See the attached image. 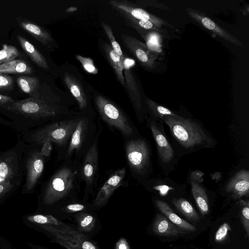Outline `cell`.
Returning <instances> with one entry per match:
<instances>
[{
	"label": "cell",
	"instance_id": "obj_11",
	"mask_svg": "<svg viewBox=\"0 0 249 249\" xmlns=\"http://www.w3.org/2000/svg\"><path fill=\"white\" fill-rule=\"evenodd\" d=\"M109 2L120 13L127 14L137 19L151 21L160 28L161 26L168 25L164 20L149 14L142 8L132 6V4L127 1L112 0L109 1Z\"/></svg>",
	"mask_w": 249,
	"mask_h": 249
},
{
	"label": "cell",
	"instance_id": "obj_15",
	"mask_svg": "<svg viewBox=\"0 0 249 249\" xmlns=\"http://www.w3.org/2000/svg\"><path fill=\"white\" fill-rule=\"evenodd\" d=\"M226 191L234 199H239L248 196L249 193V172L248 170L239 171L229 182Z\"/></svg>",
	"mask_w": 249,
	"mask_h": 249
},
{
	"label": "cell",
	"instance_id": "obj_16",
	"mask_svg": "<svg viewBox=\"0 0 249 249\" xmlns=\"http://www.w3.org/2000/svg\"><path fill=\"white\" fill-rule=\"evenodd\" d=\"M150 127L156 142L160 159L165 163H169L174 157V151L172 146L154 122H151Z\"/></svg>",
	"mask_w": 249,
	"mask_h": 249
},
{
	"label": "cell",
	"instance_id": "obj_12",
	"mask_svg": "<svg viewBox=\"0 0 249 249\" xmlns=\"http://www.w3.org/2000/svg\"><path fill=\"white\" fill-rule=\"evenodd\" d=\"M126 172L125 168L115 172L105 182L97 193L93 205L100 208L105 205L115 190L122 184Z\"/></svg>",
	"mask_w": 249,
	"mask_h": 249
},
{
	"label": "cell",
	"instance_id": "obj_14",
	"mask_svg": "<svg viewBox=\"0 0 249 249\" xmlns=\"http://www.w3.org/2000/svg\"><path fill=\"white\" fill-rule=\"evenodd\" d=\"M18 159L14 152L5 153L0 156V183L10 182L15 184L14 180L18 174Z\"/></svg>",
	"mask_w": 249,
	"mask_h": 249
},
{
	"label": "cell",
	"instance_id": "obj_20",
	"mask_svg": "<svg viewBox=\"0 0 249 249\" xmlns=\"http://www.w3.org/2000/svg\"><path fill=\"white\" fill-rule=\"evenodd\" d=\"M72 217L75 221L77 230L81 233L89 236L88 234L93 231L95 228L97 223L96 216L85 211L75 213Z\"/></svg>",
	"mask_w": 249,
	"mask_h": 249
},
{
	"label": "cell",
	"instance_id": "obj_46",
	"mask_svg": "<svg viewBox=\"0 0 249 249\" xmlns=\"http://www.w3.org/2000/svg\"><path fill=\"white\" fill-rule=\"evenodd\" d=\"M0 249H14L7 241H0Z\"/></svg>",
	"mask_w": 249,
	"mask_h": 249
},
{
	"label": "cell",
	"instance_id": "obj_48",
	"mask_svg": "<svg viewBox=\"0 0 249 249\" xmlns=\"http://www.w3.org/2000/svg\"><path fill=\"white\" fill-rule=\"evenodd\" d=\"M0 124H4L6 126H9L12 127V123L10 121H7L5 120L2 119L0 118Z\"/></svg>",
	"mask_w": 249,
	"mask_h": 249
},
{
	"label": "cell",
	"instance_id": "obj_1",
	"mask_svg": "<svg viewBox=\"0 0 249 249\" xmlns=\"http://www.w3.org/2000/svg\"><path fill=\"white\" fill-rule=\"evenodd\" d=\"M0 110L12 120V127L22 133L66 112L64 107L42 93L40 89L36 95L14 101L0 107Z\"/></svg>",
	"mask_w": 249,
	"mask_h": 249
},
{
	"label": "cell",
	"instance_id": "obj_49",
	"mask_svg": "<svg viewBox=\"0 0 249 249\" xmlns=\"http://www.w3.org/2000/svg\"><path fill=\"white\" fill-rule=\"evenodd\" d=\"M76 9H77L76 7H70L69 9H68L66 11L67 12H72L75 11Z\"/></svg>",
	"mask_w": 249,
	"mask_h": 249
},
{
	"label": "cell",
	"instance_id": "obj_37",
	"mask_svg": "<svg viewBox=\"0 0 249 249\" xmlns=\"http://www.w3.org/2000/svg\"><path fill=\"white\" fill-rule=\"evenodd\" d=\"M76 57L81 63L84 70L88 72L94 74L98 73V70L94 65L91 59L80 55H76Z\"/></svg>",
	"mask_w": 249,
	"mask_h": 249
},
{
	"label": "cell",
	"instance_id": "obj_35",
	"mask_svg": "<svg viewBox=\"0 0 249 249\" xmlns=\"http://www.w3.org/2000/svg\"><path fill=\"white\" fill-rule=\"evenodd\" d=\"M86 209V205L82 203H73L69 204L60 209V213L62 214L61 218H62L63 214H65V218H67V215L71 214L73 216L77 213L87 211Z\"/></svg>",
	"mask_w": 249,
	"mask_h": 249
},
{
	"label": "cell",
	"instance_id": "obj_42",
	"mask_svg": "<svg viewBox=\"0 0 249 249\" xmlns=\"http://www.w3.org/2000/svg\"><path fill=\"white\" fill-rule=\"evenodd\" d=\"M115 249H130V246L124 238H120L115 245Z\"/></svg>",
	"mask_w": 249,
	"mask_h": 249
},
{
	"label": "cell",
	"instance_id": "obj_19",
	"mask_svg": "<svg viewBox=\"0 0 249 249\" xmlns=\"http://www.w3.org/2000/svg\"><path fill=\"white\" fill-rule=\"evenodd\" d=\"M98 162V151L96 142H94L89 149L84 160L83 175L87 185L93 180Z\"/></svg>",
	"mask_w": 249,
	"mask_h": 249
},
{
	"label": "cell",
	"instance_id": "obj_28",
	"mask_svg": "<svg viewBox=\"0 0 249 249\" xmlns=\"http://www.w3.org/2000/svg\"><path fill=\"white\" fill-rule=\"evenodd\" d=\"M17 83L19 89L30 97L37 94L41 87L38 79L35 77L20 76L17 78Z\"/></svg>",
	"mask_w": 249,
	"mask_h": 249
},
{
	"label": "cell",
	"instance_id": "obj_10",
	"mask_svg": "<svg viewBox=\"0 0 249 249\" xmlns=\"http://www.w3.org/2000/svg\"><path fill=\"white\" fill-rule=\"evenodd\" d=\"M122 37L125 46L133 54L142 65L150 69L156 67V56L145 44L128 35H122Z\"/></svg>",
	"mask_w": 249,
	"mask_h": 249
},
{
	"label": "cell",
	"instance_id": "obj_8",
	"mask_svg": "<svg viewBox=\"0 0 249 249\" xmlns=\"http://www.w3.org/2000/svg\"><path fill=\"white\" fill-rule=\"evenodd\" d=\"M26 166L27 174L24 192L30 193L33 192L44 170V157L40 154V151L35 149L29 153Z\"/></svg>",
	"mask_w": 249,
	"mask_h": 249
},
{
	"label": "cell",
	"instance_id": "obj_26",
	"mask_svg": "<svg viewBox=\"0 0 249 249\" xmlns=\"http://www.w3.org/2000/svg\"><path fill=\"white\" fill-rule=\"evenodd\" d=\"M32 72V67L26 61L21 59H15L0 65L1 74H30Z\"/></svg>",
	"mask_w": 249,
	"mask_h": 249
},
{
	"label": "cell",
	"instance_id": "obj_38",
	"mask_svg": "<svg viewBox=\"0 0 249 249\" xmlns=\"http://www.w3.org/2000/svg\"><path fill=\"white\" fill-rule=\"evenodd\" d=\"M231 231L230 226L228 223H224L218 228L215 235V241L220 243L223 242L226 238L228 231Z\"/></svg>",
	"mask_w": 249,
	"mask_h": 249
},
{
	"label": "cell",
	"instance_id": "obj_4",
	"mask_svg": "<svg viewBox=\"0 0 249 249\" xmlns=\"http://www.w3.org/2000/svg\"><path fill=\"white\" fill-rule=\"evenodd\" d=\"M75 173L69 168L58 171L48 182L43 195V202L47 206L54 204L66 196L72 189Z\"/></svg>",
	"mask_w": 249,
	"mask_h": 249
},
{
	"label": "cell",
	"instance_id": "obj_5",
	"mask_svg": "<svg viewBox=\"0 0 249 249\" xmlns=\"http://www.w3.org/2000/svg\"><path fill=\"white\" fill-rule=\"evenodd\" d=\"M95 104L102 118L110 126L116 128L126 136L133 134V128L127 119L109 100L102 96L98 95L95 98Z\"/></svg>",
	"mask_w": 249,
	"mask_h": 249
},
{
	"label": "cell",
	"instance_id": "obj_41",
	"mask_svg": "<svg viewBox=\"0 0 249 249\" xmlns=\"http://www.w3.org/2000/svg\"><path fill=\"white\" fill-rule=\"evenodd\" d=\"M42 145V148L40 151V154L44 157H49L53 150L52 143L47 141L44 142Z\"/></svg>",
	"mask_w": 249,
	"mask_h": 249
},
{
	"label": "cell",
	"instance_id": "obj_25",
	"mask_svg": "<svg viewBox=\"0 0 249 249\" xmlns=\"http://www.w3.org/2000/svg\"><path fill=\"white\" fill-rule=\"evenodd\" d=\"M64 80L71 93L77 101L80 109L85 108L87 105V100L84 90L76 79L72 75L66 73Z\"/></svg>",
	"mask_w": 249,
	"mask_h": 249
},
{
	"label": "cell",
	"instance_id": "obj_51",
	"mask_svg": "<svg viewBox=\"0 0 249 249\" xmlns=\"http://www.w3.org/2000/svg\"><path fill=\"white\" fill-rule=\"evenodd\" d=\"M14 249H16L14 248Z\"/></svg>",
	"mask_w": 249,
	"mask_h": 249
},
{
	"label": "cell",
	"instance_id": "obj_34",
	"mask_svg": "<svg viewBox=\"0 0 249 249\" xmlns=\"http://www.w3.org/2000/svg\"><path fill=\"white\" fill-rule=\"evenodd\" d=\"M240 219L248 236H249V200H241L239 202Z\"/></svg>",
	"mask_w": 249,
	"mask_h": 249
},
{
	"label": "cell",
	"instance_id": "obj_17",
	"mask_svg": "<svg viewBox=\"0 0 249 249\" xmlns=\"http://www.w3.org/2000/svg\"><path fill=\"white\" fill-rule=\"evenodd\" d=\"M152 230L157 235L168 237H176L183 233L165 216L159 213L155 219Z\"/></svg>",
	"mask_w": 249,
	"mask_h": 249
},
{
	"label": "cell",
	"instance_id": "obj_31",
	"mask_svg": "<svg viewBox=\"0 0 249 249\" xmlns=\"http://www.w3.org/2000/svg\"><path fill=\"white\" fill-rule=\"evenodd\" d=\"M19 55L20 53L16 47L3 44L2 49L0 50V65L14 60Z\"/></svg>",
	"mask_w": 249,
	"mask_h": 249
},
{
	"label": "cell",
	"instance_id": "obj_24",
	"mask_svg": "<svg viewBox=\"0 0 249 249\" xmlns=\"http://www.w3.org/2000/svg\"><path fill=\"white\" fill-rule=\"evenodd\" d=\"M17 39L23 50L34 63L41 68L49 69V66L45 57L31 43L20 35L17 36Z\"/></svg>",
	"mask_w": 249,
	"mask_h": 249
},
{
	"label": "cell",
	"instance_id": "obj_13",
	"mask_svg": "<svg viewBox=\"0 0 249 249\" xmlns=\"http://www.w3.org/2000/svg\"><path fill=\"white\" fill-rule=\"evenodd\" d=\"M25 219L36 225H46L55 228L70 234L81 237H89L79 232L76 227L66 223L57 217L47 214H35L27 215Z\"/></svg>",
	"mask_w": 249,
	"mask_h": 249
},
{
	"label": "cell",
	"instance_id": "obj_45",
	"mask_svg": "<svg viewBox=\"0 0 249 249\" xmlns=\"http://www.w3.org/2000/svg\"><path fill=\"white\" fill-rule=\"evenodd\" d=\"M154 188L159 191L160 195L162 196L166 195L168 191L173 189L165 185L157 186L154 187Z\"/></svg>",
	"mask_w": 249,
	"mask_h": 249
},
{
	"label": "cell",
	"instance_id": "obj_22",
	"mask_svg": "<svg viewBox=\"0 0 249 249\" xmlns=\"http://www.w3.org/2000/svg\"><path fill=\"white\" fill-rule=\"evenodd\" d=\"M103 47L107 59L113 68L116 76L123 86L124 87L125 80L123 74V71L125 66L124 58L121 57L108 44H104Z\"/></svg>",
	"mask_w": 249,
	"mask_h": 249
},
{
	"label": "cell",
	"instance_id": "obj_43",
	"mask_svg": "<svg viewBox=\"0 0 249 249\" xmlns=\"http://www.w3.org/2000/svg\"><path fill=\"white\" fill-rule=\"evenodd\" d=\"M204 173L199 171H193L191 175L192 181L196 182H201L203 180Z\"/></svg>",
	"mask_w": 249,
	"mask_h": 249
},
{
	"label": "cell",
	"instance_id": "obj_39",
	"mask_svg": "<svg viewBox=\"0 0 249 249\" xmlns=\"http://www.w3.org/2000/svg\"><path fill=\"white\" fill-rule=\"evenodd\" d=\"M13 85L12 77L6 74L0 73V89H7L12 88Z\"/></svg>",
	"mask_w": 249,
	"mask_h": 249
},
{
	"label": "cell",
	"instance_id": "obj_47",
	"mask_svg": "<svg viewBox=\"0 0 249 249\" xmlns=\"http://www.w3.org/2000/svg\"><path fill=\"white\" fill-rule=\"evenodd\" d=\"M27 244L28 246L31 248V249H49L44 246L33 244L31 243H28Z\"/></svg>",
	"mask_w": 249,
	"mask_h": 249
},
{
	"label": "cell",
	"instance_id": "obj_27",
	"mask_svg": "<svg viewBox=\"0 0 249 249\" xmlns=\"http://www.w3.org/2000/svg\"><path fill=\"white\" fill-rule=\"evenodd\" d=\"M192 193L200 212L203 215L208 213L209 205L204 189L198 183L192 181Z\"/></svg>",
	"mask_w": 249,
	"mask_h": 249
},
{
	"label": "cell",
	"instance_id": "obj_23",
	"mask_svg": "<svg viewBox=\"0 0 249 249\" xmlns=\"http://www.w3.org/2000/svg\"><path fill=\"white\" fill-rule=\"evenodd\" d=\"M18 23L22 28L44 45L53 41L50 34L38 25L26 20L20 19Z\"/></svg>",
	"mask_w": 249,
	"mask_h": 249
},
{
	"label": "cell",
	"instance_id": "obj_9",
	"mask_svg": "<svg viewBox=\"0 0 249 249\" xmlns=\"http://www.w3.org/2000/svg\"><path fill=\"white\" fill-rule=\"evenodd\" d=\"M186 10L187 14L203 28L237 46L240 47L244 46L242 42L238 38L219 26L201 12L191 8H187Z\"/></svg>",
	"mask_w": 249,
	"mask_h": 249
},
{
	"label": "cell",
	"instance_id": "obj_3",
	"mask_svg": "<svg viewBox=\"0 0 249 249\" xmlns=\"http://www.w3.org/2000/svg\"><path fill=\"white\" fill-rule=\"evenodd\" d=\"M79 120L74 119L59 121L39 126L22 134L25 141L32 145H41L48 141L62 146L71 136Z\"/></svg>",
	"mask_w": 249,
	"mask_h": 249
},
{
	"label": "cell",
	"instance_id": "obj_32",
	"mask_svg": "<svg viewBox=\"0 0 249 249\" xmlns=\"http://www.w3.org/2000/svg\"><path fill=\"white\" fill-rule=\"evenodd\" d=\"M129 22L131 25L137 31L144 30H152L160 31V28L151 21L135 19L130 16L124 13H121Z\"/></svg>",
	"mask_w": 249,
	"mask_h": 249
},
{
	"label": "cell",
	"instance_id": "obj_30",
	"mask_svg": "<svg viewBox=\"0 0 249 249\" xmlns=\"http://www.w3.org/2000/svg\"><path fill=\"white\" fill-rule=\"evenodd\" d=\"M175 207L187 219L193 221H199L200 218L197 212L190 202L183 198L173 199Z\"/></svg>",
	"mask_w": 249,
	"mask_h": 249
},
{
	"label": "cell",
	"instance_id": "obj_6",
	"mask_svg": "<svg viewBox=\"0 0 249 249\" xmlns=\"http://www.w3.org/2000/svg\"><path fill=\"white\" fill-rule=\"evenodd\" d=\"M36 226L52 242L58 243L61 246L66 245L73 249H100L96 242L89 237L76 236L50 226Z\"/></svg>",
	"mask_w": 249,
	"mask_h": 249
},
{
	"label": "cell",
	"instance_id": "obj_29",
	"mask_svg": "<svg viewBox=\"0 0 249 249\" xmlns=\"http://www.w3.org/2000/svg\"><path fill=\"white\" fill-rule=\"evenodd\" d=\"M86 126V119L84 118L79 119L76 128L71 136L67 156L71 155L74 150H78L81 147Z\"/></svg>",
	"mask_w": 249,
	"mask_h": 249
},
{
	"label": "cell",
	"instance_id": "obj_36",
	"mask_svg": "<svg viewBox=\"0 0 249 249\" xmlns=\"http://www.w3.org/2000/svg\"><path fill=\"white\" fill-rule=\"evenodd\" d=\"M103 28L107 36L113 50L122 58H124L123 53L119 44L116 40L111 28L107 24L103 22L102 23Z\"/></svg>",
	"mask_w": 249,
	"mask_h": 249
},
{
	"label": "cell",
	"instance_id": "obj_2",
	"mask_svg": "<svg viewBox=\"0 0 249 249\" xmlns=\"http://www.w3.org/2000/svg\"><path fill=\"white\" fill-rule=\"evenodd\" d=\"M163 120L169 126L173 136L183 147L193 149L214 146L213 140L196 122L178 115L164 116Z\"/></svg>",
	"mask_w": 249,
	"mask_h": 249
},
{
	"label": "cell",
	"instance_id": "obj_40",
	"mask_svg": "<svg viewBox=\"0 0 249 249\" xmlns=\"http://www.w3.org/2000/svg\"><path fill=\"white\" fill-rule=\"evenodd\" d=\"M15 184L10 182L0 183V201L6 196L14 188Z\"/></svg>",
	"mask_w": 249,
	"mask_h": 249
},
{
	"label": "cell",
	"instance_id": "obj_18",
	"mask_svg": "<svg viewBox=\"0 0 249 249\" xmlns=\"http://www.w3.org/2000/svg\"><path fill=\"white\" fill-rule=\"evenodd\" d=\"M155 203L161 213L181 231H196V228L194 226L175 213L166 202L161 200H156Z\"/></svg>",
	"mask_w": 249,
	"mask_h": 249
},
{
	"label": "cell",
	"instance_id": "obj_7",
	"mask_svg": "<svg viewBox=\"0 0 249 249\" xmlns=\"http://www.w3.org/2000/svg\"><path fill=\"white\" fill-rule=\"evenodd\" d=\"M127 159L133 169L142 171L149 160V149L145 142L142 140H135L128 142L125 146Z\"/></svg>",
	"mask_w": 249,
	"mask_h": 249
},
{
	"label": "cell",
	"instance_id": "obj_33",
	"mask_svg": "<svg viewBox=\"0 0 249 249\" xmlns=\"http://www.w3.org/2000/svg\"><path fill=\"white\" fill-rule=\"evenodd\" d=\"M146 103L151 112L156 117L163 119L164 116H177L167 108L158 105L149 99H146Z\"/></svg>",
	"mask_w": 249,
	"mask_h": 249
},
{
	"label": "cell",
	"instance_id": "obj_50",
	"mask_svg": "<svg viewBox=\"0 0 249 249\" xmlns=\"http://www.w3.org/2000/svg\"><path fill=\"white\" fill-rule=\"evenodd\" d=\"M62 246L65 247L67 249H72V248H71V247H69V246H67L66 245H62Z\"/></svg>",
	"mask_w": 249,
	"mask_h": 249
},
{
	"label": "cell",
	"instance_id": "obj_44",
	"mask_svg": "<svg viewBox=\"0 0 249 249\" xmlns=\"http://www.w3.org/2000/svg\"><path fill=\"white\" fill-rule=\"evenodd\" d=\"M14 101H15L11 97L0 94V107L12 103Z\"/></svg>",
	"mask_w": 249,
	"mask_h": 249
},
{
	"label": "cell",
	"instance_id": "obj_21",
	"mask_svg": "<svg viewBox=\"0 0 249 249\" xmlns=\"http://www.w3.org/2000/svg\"><path fill=\"white\" fill-rule=\"evenodd\" d=\"M124 80L127 90L133 104L137 109H141L142 106L141 93L132 71L124 64Z\"/></svg>",
	"mask_w": 249,
	"mask_h": 249
}]
</instances>
